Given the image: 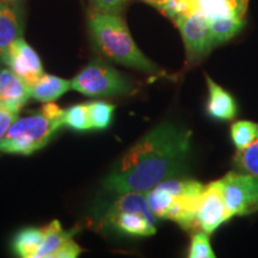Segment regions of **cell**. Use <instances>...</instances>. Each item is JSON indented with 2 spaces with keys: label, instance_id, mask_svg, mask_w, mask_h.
I'll list each match as a JSON object with an SVG mask.
<instances>
[{
  "label": "cell",
  "instance_id": "6da1fadb",
  "mask_svg": "<svg viewBox=\"0 0 258 258\" xmlns=\"http://www.w3.org/2000/svg\"><path fill=\"white\" fill-rule=\"evenodd\" d=\"M191 133L165 122L134 145L106 179V188L116 192H144L177 175L185 166Z\"/></svg>",
  "mask_w": 258,
  "mask_h": 258
},
{
  "label": "cell",
  "instance_id": "7a4b0ae2",
  "mask_svg": "<svg viewBox=\"0 0 258 258\" xmlns=\"http://www.w3.org/2000/svg\"><path fill=\"white\" fill-rule=\"evenodd\" d=\"M89 29L93 43L109 59L147 74H163L139 49L120 15L93 11L89 17Z\"/></svg>",
  "mask_w": 258,
  "mask_h": 258
},
{
  "label": "cell",
  "instance_id": "3957f363",
  "mask_svg": "<svg viewBox=\"0 0 258 258\" xmlns=\"http://www.w3.org/2000/svg\"><path fill=\"white\" fill-rule=\"evenodd\" d=\"M203 189L196 180L169 178L147 191L146 199L157 218L169 219L185 230H192L199 227L196 215Z\"/></svg>",
  "mask_w": 258,
  "mask_h": 258
},
{
  "label": "cell",
  "instance_id": "277c9868",
  "mask_svg": "<svg viewBox=\"0 0 258 258\" xmlns=\"http://www.w3.org/2000/svg\"><path fill=\"white\" fill-rule=\"evenodd\" d=\"M64 110L49 102L36 114L17 118L0 143V152L29 156L38 151L63 125Z\"/></svg>",
  "mask_w": 258,
  "mask_h": 258
},
{
  "label": "cell",
  "instance_id": "5b68a950",
  "mask_svg": "<svg viewBox=\"0 0 258 258\" xmlns=\"http://www.w3.org/2000/svg\"><path fill=\"white\" fill-rule=\"evenodd\" d=\"M157 217L148 206L144 192L128 191L112 205L108 220L117 231L129 235H152L156 233Z\"/></svg>",
  "mask_w": 258,
  "mask_h": 258
},
{
  "label": "cell",
  "instance_id": "8992f818",
  "mask_svg": "<svg viewBox=\"0 0 258 258\" xmlns=\"http://www.w3.org/2000/svg\"><path fill=\"white\" fill-rule=\"evenodd\" d=\"M72 89L85 96L128 95L134 90L132 80L101 60H93L74 77Z\"/></svg>",
  "mask_w": 258,
  "mask_h": 258
},
{
  "label": "cell",
  "instance_id": "52a82bcc",
  "mask_svg": "<svg viewBox=\"0 0 258 258\" xmlns=\"http://www.w3.org/2000/svg\"><path fill=\"white\" fill-rule=\"evenodd\" d=\"M173 22L179 29L184 42L186 63L189 66L200 62L215 47L209 22L205 16L198 12H191L178 16L173 19Z\"/></svg>",
  "mask_w": 258,
  "mask_h": 258
},
{
  "label": "cell",
  "instance_id": "ba28073f",
  "mask_svg": "<svg viewBox=\"0 0 258 258\" xmlns=\"http://www.w3.org/2000/svg\"><path fill=\"white\" fill-rule=\"evenodd\" d=\"M226 207L231 215H249L258 211V178L230 172L220 180Z\"/></svg>",
  "mask_w": 258,
  "mask_h": 258
},
{
  "label": "cell",
  "instance_id": "9c48e42d",
  "mask_svg": "<svg viewBox=\"0 0 258 258\" xmlns=\"http://www.w3.org/2000/svg\"><path fill=\"white\" fill-rule=\"evenodd\" d=\"M231 217L230 211L226 207L220 180L206 186L202 191L196 215L199 227L211 234Z\"/></svg>",
  "mask_w": 258,
  "mask_h": 258
},
{
  "label": "cell",
  "instance_id": "30bf717a",
  "mask_svg": "<svg viewBox=\"0 0 258 258\" xmlns=\"http://www.w3.org/2000/svg\"><path fill=\"white\" fill-rule=\"evenodd\" d=\"M5 64H8L30 88L44 74L40 56L23 37L18 38L12 44Z\"/></svg>",
  "mask_w": 258,
  "mask_h": 258
},
{
  "label": "cell",
  "instance_id": "8fae6325",
  "mask_svg": "<svg viewBox=\"0 0 258 258\" xmlns=\"http://www.w3.org/2000/svg\"><path fill=\"white\" fill-rule=\"evenodd\" d=\"M23 8L14 2L0 3V62H6L12 44L23 37Z\"/></svg>",
  "mask_w": 258,
  "mask_h": 258
},
{
  "label": "cell",
  "instance_id": "7c38bea8",
  "mask_svg": "<svg viewBox=\"0 0 258 258\" xmlns=\"http://www.w3.org/2000/svg\"><path fill=\"white\" fill-rule=\"evenodd\" d=\"M31 98L30 86L11 69L0 70V108L21 111Z\"/></svg>",
  "mask_w": 258,
  "mask_h": 258
},
{
  "label": "cell",
  "instance_id": "4fadbf2b",
  "mask_svg": "<svg viewBox=\"0 0 258 258\" xmlns=\"http://www.w3.org/2000/svg\"><path fill=\"white\" fill-rule=\"evenodd\" d=\"M209 91V98L207 104V112L213 120L230 121L233 120L237 115L238 108L234 98L221 86L214 83L206 76Z\"/></svg>",
  "mask_w": 258,
  "mask_h": 258
},
{
  "label": "cell",
  "instance_id": "5bb4252c",
  "mask_svg": "<svg viewBox=\"0 0 258 258\" xmlns=\"http://www.w3.org/2000/svg\"><path fill=\"white\" fill-rule=\"evenodd\" d=\"M245 14L246 12H230L208 19L215 46L231 40L240 31L245 24Z\"/></svg>",
  "mask_w": 258,
  "mask_h": 258
},
{
  "label": "cell",
  "instance_id": "9a60e30c",
  "mask_svg": "<svg viewBox=\"0 0 258 258\" xmlns=\"http://www.w3.org/2000/svg\"><path fill=\"white\" fill-rule=\"evenodd\" d=\"M72 88L70 80L44 73L30 88L31 98L40 102H54Z\"/></svg>",
  "mask_w": 258,
  "mask_h": 258
},
{
  "label": "cell",
  "instance_id": "2e32d148",
  "mask_svg": "<svg viewBox=\"0 0 258 258\" xmlns=\"http://www.w3.org/2000/svg\"><path fill=\"white\" fill-rule=\"evenodd\" d=\"M44 237L42 240L35 258H48L53 257L54 253L60 249L67 240L72 239L77 230L64 231L57 220L51 221L49 225L43 228Z\"/></svg>",
  "mask_w": 258,
  "mask_h": 258
},
{
  "label": "cell",
  "instance_id": "e0dca14e",
  "mask_svg": "<svg viewBox=\"0 0 258 258\" xmlns=\"http://www.w3.org/2000/svg\"><path fill=\"white\" fill-rule=\"evenodd\" d=\"M44 237L43 228L29 227L18 232L14 240V251L19 257L35 258Z\"/></svg>",
  "mask_w": 258,
  "mask_h": 258
},
{
  "label": "cell",
  "instance_id": "ac0fdd59",
  "mask_svg": "<svg viewBox=\"0 0 258 258\" xmlns=\"http://www.w3.org/2000/svg\"><path fill=\"white\" fill-rule=\"evenodd\" d=\"M234 164L239 172L258 178V133L249 146L238 151L234 157Z\"/></svg>",
  "mask_w": 258,
  "mask_h": 258
},
{
  "label": "cell",
  "instance_id": "d6986e66",
  "mask_svg": "<svg viewBox=\"0 0 258 258\" xmlns=\"http://www.w3.org/2000/svg\"><path fill=\"white\" fill-rule=\"evenodd\" d=\"M90 121L92 129H106L110 125L115 106L103 101L88 103Z\"/></svg>",
  "mask_w": 258,
  "mask_h": 258
},
{
  "label": "cell",
  "instance_id": "ffe728a7",
  "mask_svg": "<svg viewBox=\"0 0 258 258\" xmlns=\"http://www.w3.org/2000/svg\"><path fill=\"white\" fill-rule=\"evenodd\" d=\"M63 125H67L74 131H90V129H92L88 103L73 105L67 110H64Z\"/></svg>",
  "mask_w": 258,
  "mask_h": 258
},
{
  "label": "cell",
  "instance_id": "44dd1931",
  "mask_svg": "<svg viewBox=\"0 0 258 258\" xmlns=\"http://www.w3.org/2000/svg\"><path fill=\"white\" fill-rule=\"evenodd\" d=\"M257 133L258 124L251 121H237L231 127V137L237 151H241L249 146Z\"/></svg>",
  "mask_w": 258,
  "mask_h": 258
},
{
  "label": "cell",
  "instance_id": "7402d4cb",
  "mask_svg": "<svg viewBox=\"0 0 258 258\" xmlns=\"http://www.w3.org/2000/svg\"><path fill=\"white\" fill-rule=\"evenodd\" d=\"M189 257L190 258H214L215 257V254L212 250L211 241H209L207 232L201 231L194 234L191 239V245H190Z\"/></svg>",
  "mask_w": 258,
  "mask_h": 258
},
{
  "label": "cell",
  "instance_id": "603a6c76",
  "mask_svg": "<svg viewBox=\"0 0 258 258\" xmlns=\"http://www.w3.org/2000/svg\"><path fill=\"white\" fill-rule=\"evenodd\" d=\"M129 0H91L95 11L103 14L120 15Z\"/></svg>",
  "mask_w": 258,
  "mask_h": 258
},
{
  "label": "cell",
  "instance_id": "cb8c5ba5",
  "mask_svg": "<svg viewBox=\"0 0 258 258\" xmlns=\"http://www.w3.org/2000/svg\"><path fill=\"white\" fill-rule=\"evenodd\" d=\"M19 112L8 108H0V143L8 133L11 124L17 120Z\"/></svg>",
  "mask_w": 258,
  "mask_h": 258
},
{
  "label": "cell",
  "instance_id": "d4e9b609",
  "mask_svg": "<svg viewBox=\"0 0 258 258\" xmlns=\"http://www.w3.org/2000/svg\"><path fill=\"white\" fill-rule=\"evenodd\" d=\"M82 252V249L76 241H73L72 239L67 240L62 246L60 247L59 250L54 253V258H73L77 257L78 254Z\"/></svg>",
  "mask_w": 258,
  "mask_h": 258
},
{
  "label": "cell",
  "instance_id": "484cf974",
  "mask_svg": "<svg viewBox=\"0 0 258 258\" xmlns=\"http://www.w3.org/2000/svg\"><path fill=\"white\" fill-rule=\"evenodd\" d=\"M144 2L147 3V4L154 6V8L159 9L161 11V10L165 8L167 4H169L170 0H144Z\"/></svg>",
  "mask_w": 258,
  "mask_h": 258
},
{
  "label": "cell",
  "instance_id": "4316f807",
  "mask_svg": "<svg viewBox=\"0 0 258 258\" xmlns=\"http://www.w3.org/2000/svg\"><path fill=\"white\" fill-rule=\"evenodd\" d=\"M0 2H14V0H0Z\"/></svg>",
  "mask_w": 258,
  "mask_h": 258
}]
</instances>
